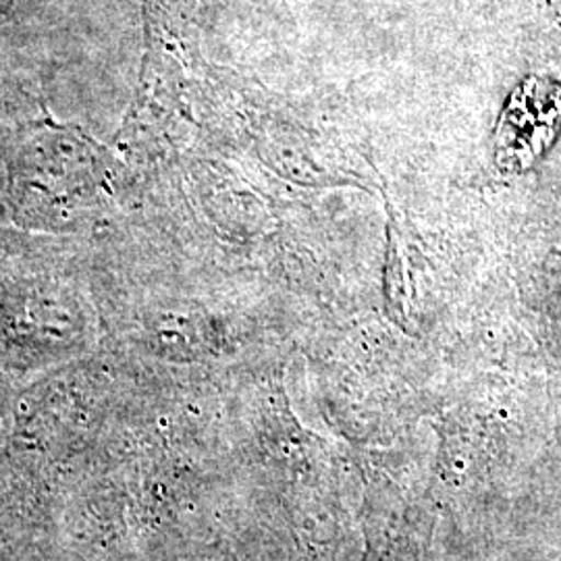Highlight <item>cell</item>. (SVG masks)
<instances>
[{"label": "cell", "instance_id": "obj_1", "mask_svg": "<svg viewBox=\"0 0 561 561\" xmlns=\"http://www.w3.org/2000/svg\"><path fill=\"white\" fill-rule=\"evenodd\" d=\"M38 92L15 90L21 108L0 115V201L15 227L90 238L134 208V169L113 144L59 119Z\"/></svg>", "mask_w": 561, "mask_h": 561}, {"label": "cell", "instance_id": "obj_2", "mask_svg": "<svg viewBox=\"0 0 561 561\" xmlns=\"http://www.w3.org/2000/svg\"><path fill=\"white\" fill-rule=\"evenodd\" d=\"M101 347L85 238L0 225V373L27 382Z\"/></svg>", "mask_w": 561, "mask_h": 561}, {"label": "cell", "instance_id": "obj_3", "mask_svg": "<svg viewBox=\"0 0 561 561\" xmlns=\"http://www.w3.org/2000/svg\"><path fill=\"white\" fill-rule=\"evenodd\" d=\"M561 117V94L539 80L524 83L497 127V162L522 169L551 144Z\"/></svg>", "mask_w": 561, "mask_h": 561}, {"label": "cell", "instance_id": "obj_4", "mask_svg": "<svg viewBox=\"0 0 561 561\" xmlns=\"http://www.w3.org/2000/svg\"><path fill=\"white\" fill-rule=\"evenodd\" d=\"M18 387H20V382L13 381L11 377L0 373V437H2V428L9 424V419H11Z\"/></svg>", "mask_w": 561, "mask_h": 561}, {"label": "cell", "instance_id": "obj_5", "mask_svg": "<svg viewBox=\"0 0 561 561\" xmlns=\"http://www.w3.org/2000/svg\"><path fill=\"white\" fill-rule=\"evenodd\" d=\"M0 225H11L9 217H7V210H4V204L0 201Z\"/></svg>", "mask_w": 561, "mask_h": 561}]
</instances>
